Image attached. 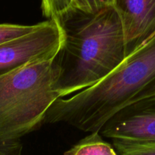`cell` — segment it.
<instances>
[{"label": "cell", "mask_w": 155, "mask_h": 155, "mask_svg": "<svg viewBox=\"0 0 155 155\" xmlns=\"http://www.w3.org/2000/svg\"><path fill=\"white\" fill-rule=\"evenodd\" d=\"M64 155H118L111 145L104 141L100 132H92L65 151Z\"/></svg>", "instance_id": "52a82bcc"}, {"label": "cell", "mask_w": 155, "mask_h": 155, "mask_svg": "<svg viewBox=\"0 0 155 155\" xmlns=\"http://www.w3.org/2000/svg\"><path fill=\"white\" fill-rule=\"evenodd\" d=\"M42 15L48 19H57L73 8V0H42Z\"/></svg>", "instance_id": "9c48e42d"}, {"label": "cell", "mask_w": 155, "mask_h": 155, "mask_svg": "<svg viewBox=\"0 0 155 155\" xmlns=\"http://www.w3.org/2000/svg\"><path fill=\"white\" fill-rule=\"evenodd\" d=\"M114 0H73V8L88 13H95L113 5Z\"/></svg>", "instance_id": "8fae6325"}, {"label": "cell", "mask_w": 155, "mask_h": 155, "mask_svg": "<svg viewBox=\"0 0 155 155\" xmlns=\"http://www.w3.org/2000/svg\"><path fill=\"white\" fill-rule=\"evenodd\" d=\"M155 95V36L92 87L58 98L44 124H66L83 132H100L117 112Z\"/></svg>", "instance_id": "7a4b0ae2"}, {"label": "cell", "mask_w": 155, "mask_h": 155, "mask_svg": "<svg viewBox=\"0 0 155 155\" xmlns=\"http://www.w3.org/2000/svg\"><path fill=\"white\" fill-rule=\"evenodd\" d=\"M57 20L64 35L54 58L60 98L93 86L128 55L122 21L113 5L95 13L71 9Z\"/></svg>", "instance_id": "6da1fadb"}, {"label": "cell", "mask_w": 155, "mask_h": 155, "mask_svg": "<svg viewBox=\"0 0 155 155\" xmlns=\"http://www.w3.org/2000/svg\"><path fill=\"white\" fill-rule=\"evenodd\" d=\"M113 145L120 155H155V141L113 139Z\"/></svg>", "instance_id": "ba28073f"}, {"label": "cell", "mask_w": 155, "mask_h": 155, "mask_svg": "<svg viewBox=\"0 0 155 155\" xmlns=\"http://www.w3.org/2000/svg\"><path fill=\"white\" fill-rule=\"evenodd\" d=\"M100 133L112 140L155 141V95L117 112Z\"/></svg>", "instance_id": "5b68a950"}, {"label": "cell", "mask_w": 155, "mask_h": 155, "mask_svg": "<svg viewBox=\"0 0 155 155\" xmlns=\"http://www.w3.org/2000/svg\"><path fill=\"white\" fill-rule=\"evenodd\" d=\"M64 39L57 19L36 24L30 33L0 45V77L28 64L52 59Z\"/></svg>", "instance_id": "277c9868"}, {"label": "cell", "mask_w": 155, "mask_h": 155, "mask_svg": "<svg viewBox=\"0 0 155 155\" xmlns=\"http://www.w3.org/2000/svg\"><path fill=\"white\" fill-rule=\"evenodd\" d=\"M36 27V24L21 25L8 23L0 24V45L24 36L33 31Z\"/></svg>", "instance_id": "30bf717a"}, {"label": "cell", "mask_w": 155, "mask_h": 155, "mask_svg": "<svg viewBox=\"0 0 155 155\" xmlns=\"http://www.w3.org/2000/svg\"><path fill=\"white\" fill-rule=\"evenodd\" d=\"M124 27L127 54L155 35V0H114Z\"/></svg>", "instance_id": "8992f818"}, {"label": "cell", "mask_w": 155, "mask_h": 155, "mask_svg": "<svg viewBox=\"0 0 155 155\" xmlns=\"http://www.w3.org/2000/svg\"><path fill=\"white\" fill-rule=\"evenodd\" d=\"M54 58L28 64L0 77V155H22V139L44 125L58 98Z\"/></svg>", "instance_id": "3957f363"}, {"label": "cell", "mask_w": 155, "mask_h": 155, "mask_svg": "<svg viewBox=\"0 0 155 155\" xmlns=\"http://www.w3.org/2000/svg\"><path fill=\"white\" fill-rule=\"evenodd\" d=\"M154 36H155V35H154Z\"/></svg>", "instance_id": "7c38bea8"}]
</instances>
